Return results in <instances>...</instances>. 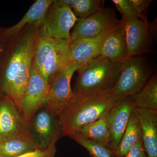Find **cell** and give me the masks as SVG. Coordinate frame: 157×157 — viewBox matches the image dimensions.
Wrapping results in <instances>:
<instances>
[{
	"instance_id": "cb8c5ba5",
	"label": "cell",
	"mask_w": 157,
	"mask_h": 157,
	"mask_svg": "<svg viewBox=\"0 0 157 157\" xmlns=\"http://www.w3.org/2000/svg\"><path fill=\"white\" fill-rule=\"evenodd\" d=\"M56 39H51L39 32L34 49L33 65L42 73L45 58L53 47Z\"/></svg>"
},
{
	"instance_id": "9c48e42d",
	"label": "cell",
	"mask_w": 157,
	"mask_h": 157,
	"mask_svg": "<svg viewBox=\"0 0 157 157\" xmlns=\"http://www.w3.org/2000/svg\"><path fill=\"white\" fill-rule=\"evenodd\" d=\"M135 108L132 96L117 99L105 116L109 132L107 147L113 154L117 149Z\"/></svg>"
},
{
	"instance_id": "6da1fadb",
	"label": "cell",
	"mask_w": 157,
	"mask_h": 157,
	"mask_svg": "<svg viewBox=\"0 0 157 157\" xmlns=\"http://www.w3.org/2000/svg\"><path fill=\"white\" fill-rule=\"evenodd\" d=\"M117 100L109 93L74 95L72 102L58 115L62 136L71 137L82 127L105 117Z\"/></svg>"
},
{
	"instance_id": "8992f818",
	"label": "cell",
	"mask_w": 157,
	"mask_h": 157,
	"mask_svg": "<svg viewBox=\"0 0 157 157\" xmlns=\"http://www.w3.org/2000/svg\"><path fill=\"white\" fill-rule=\"evenodd\" d=\"M80 67L70 62L54 77L45 104L56 115L58 116L73 101L74 95L70 82L74 73Z\"/></svg>"
},
{
	"instance_id": "d6986e66",
	"label": "cell",
	"mask_w": 157,
	"mask_h": 157,
	"mask_svg": "<svg viewBox=\"0 0 157 157\" xmlns=\"http://www.w3.org/2000/svg\"><path fill=\"white\" fill-rule=\"evenodd\" d=\"M141 139V124L135 107L119 144L113 153L114 157H124Z\"/></svg>"
},
{
	"instance_id": "5b68a950",
	"label": "cell",
	"mask_w": 157,
	"mask_h": 157,
	"mask_svg": "<svg viewBox=\"0 0 157 157\" xmlns=\"http://www.w3.org/2000/svg\"><path fill=\"white\" fill-rule=\"evenodd\" d=\"M78 19L69 7L59 6L54 1L41 23L40 33L51 39L70 43V30Z\"/></svg>"
},
{
	"instance_id": "7a4b0ae2",
	"label": "cell",
	"mask_w": 157,
	"mask_h": 157,
	"mask_svg": "<svg viewBox=\"0 0 157 157\" xmlns=\"http://www.w3.org/2000/svg\"><path fill=\"white\" fill-rule=\"evenodd\" d=\"M122 63L101 56L90 60L77 70L78 76L72 90L74 95L109 93L117 82Z\"/></svg>"
},
{
	"instance_id": "4fadbf2b",
	"label": "cell",
	"mask_w": 157,
	"mask_h": 157,
	"mask_svg": "<svg viewBox=\"0 0 157 157\" xmlns=\"http://www.w3.org/2000/svg\"><path fill=\"white\" fill-rule=\"evenodd\" d=\"M39 33L36 28L31 29L23 37L13 51L6 67L2 82V90L5 94L17 76L27 52L36 42Z\"/></svg>"
},
{
	"instance_id": "5bb4252c",
	"label": "cell",
	"mask_w": 157,
	"mask_h": 157,
	"mask_svg": "<svg viewBox=\"0 0 157 157\" xmlns=\"http://www.w3.org/2000/svg\"><path fill=\"white\" fill-rule=\"evenodd\" d=\"M113 28L97 36L78 39L70 42V62L81 67L90 60L99 56L101 43Z\"/></svg>"
},
{
	"instance_id": "ffe728a7",
	"label": "cell",
	"mask_w": 157,
	"mask_h": 157,
	"mask_svg": "<svg viewBox=\"0 0 157 157\" xmlns=\"http://www.w3.org/2000/svg\"><path fill=\"white\" fill-rule=\"evenodd\" d=\"M53 0H37L29 9L22 19L15 25L6 31L9 37H14L19 33L26 25L33 23H41Z\"/></svg>"
},
{
	"instance_id": "f1b7e54d",
	"label": "cell",
	"mask_w": 157,
	"mask_h": 157,
	"mask_svg": "<svg viewBox=\"0 0 157 157\" xmlns=\"http://www.w3.org/2000/svg\"><path fill=\"white\" fill-rule=\"evenodd\" d=\"M124 157H147L142 139L134 145Z\"/></svg>"
},
{
	"instance_id": "7402d4cb",
	"label": "cell",
	"mask_w": 157,
	"mask_h": 157,
	"mask_svg": "<svg viewBox=\"0 0 157 157\" xmlns=\"http://www.w3.org/2000/svg\"><path fill=\"white\" fill-rule=\"evenodd\" d=\"M135 108L157 111V77L151 76L140 91L132 95Z\"/></svg>"
},
{
	"instance_id": "4316f807",
	"label": "cell",
	"mask_w": 157,
	"mask_h": 157,
	"mask_svg": "<svg viewBox=\"0 0 157 157\" xmlns=\"http://www.w3.org/2000/svg\"><path fill=\"white\" fill-rule=\"evenodd\" d=\"M134 6L137 17L145 23H148L147 17L149 6L152 2L151 0H131Z\"/></svg>"
},
{
	"instance_id": "44dd1931",
	"label": "cell",
	"mask_w": 157,
	"mask_h": 157,
	"mask_svg": "<svg viewBox=\"0 0 157 157\" xmlns=\"http://www.w3.org/2000/svg\"><path fill=\"white\" fill-rule=\"evenodd\" d=\"M73 137L93 140L107 147L109 140V132L105 117L82 127L72 137Z\"/></svg>"
},
{
	"instance_id": "9a60e30c",
	"label": "cell",
	"mask_w": 157,
	"mask_h": 157,
	"mask_svg": "<svg viewBox=\"0 0 157 157\" xmlns=\"http://www.w3.org/2000/svg\"><path fill=\"white\" fill-rule=\"evenodd\" d=\"M36 43L32 45L27 52L17 76L5 93V95L14 102L20 113L23 97L30 76Z\"/></svg>"
},
{
	"instance_id": "484cf974",
	"label": "cell",
	"mask_w": 157,
	"mask_h": 157,
	"mask_svg": "<svg viewBox=\"0 0 157 157\" xmlns=\"http://www.w3.org/2000/svg\"><path fill=\"white\" fill-rule=\"evenodd\" d=\"M117 9L121 15L124 21L138 18L131 0H113Z\"/></svg>"
},
{
	"instance_id": "2e32d148",
	"label": "cell",
	"mask_w": 157,
	"mask_h": 157,
	"mask_svg": "<svg viewBox=\"0 0 157 157\" xmlns=\"http://www.w3.org/2000/svg\"><path fill=\"white\" fill-rule=\"evenodd\" d=\"M70 61L69 43L65 40L56 39L53 47L46 56L42 74L50 85L56 74Z\"/></svg>"
},
{
	"instance_id": "ba28073f",
	"label": "cell",
	"mask_w": 157,
	"mask_h": 157,
	"mask_svg": "<svg viewBox=\"0 0 157 157\" xmlns=\"http://www.w3.org/2000/svg\"><path fill=\"white\" fill-rule=\"evenodd\" d=\"M120 21L113 9L104 7L90 17L78 19L70 35V42L97 36L115 27Z\"/></svg>"
},
{
	"instance_id": "30bf717a",
	"label": "cell",
	"mask_w": 157,
	"mask_h": 157,
	"mask_svg": "<svg viewBox=\"0 0 157 157\" xmlns=\"http://www.w3.org/2000/svg\"><path fill=\"white\" fill-rule=\"evenodd\" d=\"M124 22L128 56H141L149 52L151 49L152 36L155 33V26L138 18Z\"/></svg>"
},
{
	"instance_id": "83f0119b",
	"label": "cell",
	"mask_w": 157,
	"mask_h": 157,
	"mask_svg": "<svg viewBox=\"0 0 157 157\" xmlns=\"http://www.w3.org/2000/svg\"><path fill=\"white\" fill-rule=\"evenodd\" d=\"M56 143L52 144L47 148H37L18 157H55L56 151Z\"/></svg>"
},
{
	"instance_id": "d4e9b609",
	"label": "cell",
	"mask_w": 157,
	"mask_h": 157,
	"mask_svg": "<svg viewBox=\"0 0 157 157\" xmlns=\"http://www.w3.org/2000/svg\"><path fill=\"white\" fill-rule=\"evenodd\" d=\"M88 152L91 157H114L112 151L107 147L93 140L80 137H71Z\"/></svg>"
},
{
	"instance_id": "ac0fdd59",
	"label": "cell",
	"mask_w": 157,
	"mask_h": 157,
	"mask_svg": "<svg viewBox=\"0 0 157 157\" xmlns=\"http://www.w3.org/2000/svg\"><path fill=\"white\" fill-rule=\"evenodd\" d=\"M36 149L27 133L0 140V157H18Z\"/></svg>"
},
{
	"instance_id": "e0dca14e",
	"label": "cell",
	"mask_w": 157,
	"mask_h": 157,
	"mask_svg": "<svg viewBox=\"0 0 157 157\" xmlns=\"http://www.w3.org/2000/svg\"><path fill=\"white\" fill-rule=\"evenodd\" d=\"M135 109L140 119L142 140L147 157H157V111Z\"/></svg>"
},
{
	"instance_id": "8fae6325",
	"label": "cell",
	"mask_w": 157,
	"mask_h": 157,
	"mask_svg": "<svg viewBox=\"0 0 157 157\" xmlns=\"http://www.w3.org/2000/svg\"><path fill=\"white\" fill-rule=\"evenodd\" d=\"M27 133V123L11 99L0 95V140Z\"/></svg>"
},
{
	"instance_id": "603a6c76",
	"label": "cell",
	"mask_w": 157,
	"mask_h": 157,
	"mask_svg": "<svg viewBox=\"0 0 157 157\" xmlns=\"http://www.w3.org/2000/svg\"><path fill=\"white\" fill-rule=\"evenodd\" d=\"M59 6L69 7L78 19L90 17L104 8L103 0H59Z\"/></svg>"
},
{
	"instance_id": "3957f363",
	"label": "cell",
	"mask_w": 157,
	"mask_h": 157,
	"mask_svg": "<svg viewBox=\"0 0 157 157\" xmlns=\"http://www.w3.org/2000/svg\"><path fill=\"white\" fill-rule=\"evenodd\" d=\"M151 68L142 56L128 57L123 62L115 86L109 93L115 100L140 91L151 77Z\"/></svg>"
},
{
	"instance_id": "7c38bea8",
	"label": "cell",
	"mask_w": 157,
	"mask_h": 157,
	"mask_svg": "<svg viewBox=\"0 0 157 157\" xmlns=\"http://www.w3.org/2000/svg\"><path fill=\"white\" fill-rule=\"evenodd\" d=\"M99 56L120 62H123L128 57L124 23L122 20L101 43Z\"/></svg>"
},
{
	"instance_id": "277c9868",
	"label": "cell",
	"mask_w": 157,
	"mask_h": 157,
	"mask_svg": "<svg viewBox=\"0 0 157 157\" xmlns=\"http://www.w3.org/2000/svg\"><path fill=\"white\" fill-rule=\"evenodd\" d=\"M62 133L58 116L46 104L38 109L27 123V133L38 149L47 148L57 142Z\"/></svg>"
},
{
	"instance_id": "52a82bcc",
	"label": "cell",
	"mask_w": 157,
	"mask_h": 157,
	"mask_svg": "<svg viewBox=\"0 0 157 157\" xmlns=\"http://www.w3.org/2000/svg\"><path fill=\"white\" fill-rule=\"evenodd\" d=\"M49 88L50 85L33 63L29 80L23 97L21 110L27 123L38 109L46 104Z\"/></svg>"
}]
</instances>
